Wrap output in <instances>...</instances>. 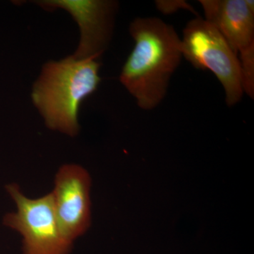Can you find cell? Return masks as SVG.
<instances>
[{
  "mask_svg": "<svg viewBox=\"0 0 254 254\" xmlns=\"http://www.w3.org/2000/svg\"><path fill=\"white\" fill-rule=\"evenodd\" d=\"M134 47L120 73L122 84L141 110H154L166 96L181 63V38L172 25L157 17H138L129 26Z\"/></svg>",
  "mask_w": 254,
  "mask_h": 254,
  "instance_id": "obj_1",
  "label": "cell"
},
{
  "mask_svg": "<svg viewBox=\"0 0 254 254\" xmlns=\"http://www.w3.org/2000/svg\"><path fill=\"white\" fill-rule=\"evenodd\" d=\"M100 67L98 59L80 60L73 55L43 65L31 99L48 128L70 136L78 134L80 107L99 86Z\"/></svg>",
  "mask_w": 254,
  "mask_h": 254,
  "instance_id": "obj_2",
  "label": "cell"
},
{
  "mask_svg": "<svg viewBox=\"0 0 254 254\" xmlns=\"http://www.w3.org/2000/svg\"><path fill=\"white\" fill-rule=\"evenodd\" d=\"M181 41L182 56L195 68L215 75L225 91L227 106L240 103L245 94L240 60L221 33L197 16L187 23Z\"/></svg>",
  "mask_w": 254,
  "mask_h": 254,
  "instance_id": "obj_3",
  "label": "cell"
},
{
  "mask_svg": "<svg viewBox=\"0 0 254 254\" xmlns=\"http://www.w3.org/2000/svg\"><path fill=\"white\" fill-rule=\"evenodd\" d=\"M6 190L17 210L6 214L4 224L22 235L24 254L69 253L72 243L60 225L51 193L31 199L21 193L17 185H7Z\"/></svg>",
  "mask_w": 254,
  "mask_h": 254,
  "instance_id": "obj_4",
  "label": "cell"
},
{
  "mask_svg": "<svg viewBox=\"0 0 254 254\" xmlns=\"http://www.w3.org/2000/svg\"><path fill=\"white\" fill-rule=\"evenodd\" d=\"M205 21L225 38L238 56L244 93L254 98V1L199 0Z\"/></svg>",
  "mask_w": 254,
  "mask_h": 254,
  "instance_id": "obj_5",
  "label": "cell"
},
{
  "mask_svg": "<svg viewBox=\"0 0 254 254\" xmlns=\"http://www.w3.org/2000/svg\"><path fill=\"white\" fill-rule=\"evenodd\" d=\"M47 11L66 10L78 23L80 41L73 56L99 60L113 36L118 1L111 0H44L36 1Z\"/></svg>",
  "mask_w": 254,
  "mask_h": 254,
  "instance_id": "obj_6",
  "label": "cell"
},
{
  "mask_svg": "<svg viewBox=\"0 0 254 254\" xmlns=\"http://www.w3.org/2000/svg\"><path fill=\"white\" fill-rule=\"evenodd\" d=\"M91 179L86 170L77 165H64L55 177L52 192L55 213L68 240L85 233L91 225Z\"/></svg>",
  "mask_w": 254,
  "mask_h": 254,
  "instance_id": "obj_7",
  "label": "cell"
},
{
  "mask_svg": "<svg viewBox=\"0 0 254 254\" xmlns=\"http://www.w3.org/2000/svg\"><path fill=\"white\" fill-rule=\"evenodd\" d=\"M157 9L165 15L172 14L179 10H187L193 14H197L196 11L191 5L183 0H157L155 1Z\"/></svg>",
  "mask_w": 254,
  "mask_h": 254,
  "instance_id": "obj_8",
  "label": "cell"
}]
</instances>
